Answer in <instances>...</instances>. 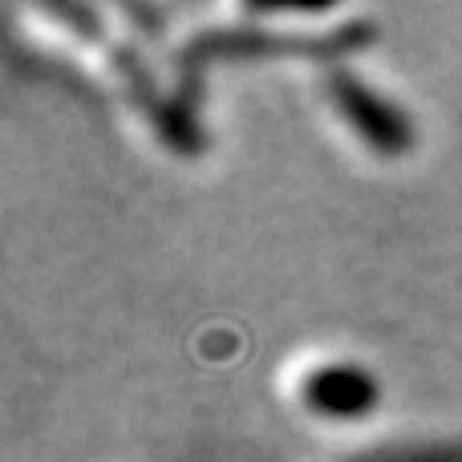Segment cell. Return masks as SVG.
<instances>
[{"label": "cell", "mask_w": 462, "mask_h": 462, "mask_svg": "<svg viewBox=\"0 0 462 462\" xmlns=\"http://www.w3.org/2000/svg\"><path fill=\"white\" fill-rule=\"evenodd\" d=\"M374 398V382H369L361 369L337 365V361H325V365H312L300 374V390H296V402L309 410H325V414H349V410H361Z\"/></svg>", "instance_id": "cell-1"}]
</instances>
